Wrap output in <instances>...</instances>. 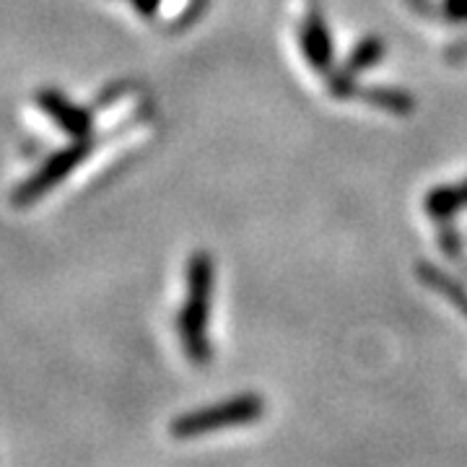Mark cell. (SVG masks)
<instances>
[{
  "label": "cell",
  "mask_w": 467,
  "mask_h": 467,
  "mask_svg": "<svg viewBox=\"0 0 467 467\" xmlns=\"http://www.w3.org/2000/svg\"><path fill=\"white\" fill-rule=\"evenodd\" d=\"M187 288L190 296L184 301L182 315H180V337H182L184 353L190 361L205 364L211 358V346L205 337L208 325V291H211V263L205 254H195L190 270H187Z\"/></svg>",
  "instance_id": "1"
},
{
  "label": "cell",
  "mask_w": 467,
  "mask_h": 467,
  "mask_svg": "<svg viewBox=\"0 0 467 467\" xmlns=\"http://www.w3.org/2000/svg\"><path fill=\"white\" fill-rule=\"evenodd\" d=\"M265 413V400L260 395H239L232 400L216 402L201 410L184 413L171 423V434L177 439H198V436L213 434L221 429H236V426H250L260 420Z\"/></svg>",
  "instance_id": "2"
},
{
  "label": "cell",
  "mask_w": 467,
  "mask_h": 467,
  "mask_svg": "<svg viewBox=\"0 0 467 467\" xmlns=\"http://www.w3.org/2000/svg\"><path fill=\"white\" fill-rule=\"evenodd\" d=\"M88 149H91L88 140H73L63 150L52 153L50 159L36 169L32 177H26L24 182L18 184L16 190H14V198L11 201L16 202V205H32L39 198H45L50 190H55L73 169L84 161L86 156H88Z\"/></svg>",
  "instance_id": "3"
},
{
  "label": "cell",
  "mask_w": 467,
  "mask_h": 467,
  "mask_svg": "<svg viewBox=\"0 0 467 467\" xmlns=\"http://www.w3.org/2000/svg\"><path fill=\"white\" fill-rule=\"evenodd\" d=\"M36 107L50 117V119H55V125L63 133L70 135L73 140H88L91 128H94L91 125V115L86 112L84 107L73 104L66 94H60L55 88H42L36 94Z\"/></svg>",
  "instance_id": "4"
},
{
  "label": "cell",
  "mask_w": 467,
  "mask_h": 467,
  "mask_svg": "<svg viewBox=\"0 0 467 467\" xmlns=\"http://www.w3.org/2000/svg\"><path fill=\"white\" fill-rule=\"evenodd\" d=\"M130 3H133L140 14H146V16H149V14H153V11L159 8V0H130Z\"/></svg>",
  "instance_id": "5"
}]
</instances>
